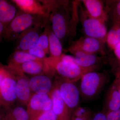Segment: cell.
<instances>
[{"instance_id": "6da1fadb", "label": "cell", "mask_w": 120, "mask_h": 120, "mask_svg": "<svg viewBox=\"0 0 120 120\" xmlns=\"http://www.w3.org/2000/svg\"><path fill=\"white\" fill-rule=\"evenodd\" d=\"M79 1L53 0L48 5L49 17L54 34L61 41L75 35L79 19Z\"/></svg>"}, {"instance_id": "7a4b0ae2", "label": "cell", "mask_w": 120, "mask_h": 120, "mask_svg": "<svg viewBox=\"0 0 120 120\" xmlns=\"http://www.w3.org/2000/svg\"><path fill=\"white\" fill-rule=\"evenodd\" d=\"M43 60L61 79L74 83L81 79L84 74L94 71L98 68L97 65L84 68L79 66L76 62L61 60L59 57L54 58L49 56Z\"/></svg>"}, {"instance_id": "3957f363", "label": "cell", "mask_w": 120, "mask_h": 120, "mask_svg": "<svg viewBox=\"0 0 120 120\" xmlns=\"http://www.w3.org/2000/svg\"><path fill=\"white\" fill-rule=\"evenodd\" d=\"M107 80V77L103 73L92 71L86 73L80 79V95L86 99L94 98L103 89Z\"/></svg>"}, {"instance_id": "277c9868", "label": "cell", "mask_w": 120, "mask_h": 120, "mask_svg": "<svg viewBox=\"0 0 120 120\" xmlns=\"http://www.w3.org/2000/svg\"><path fill=\"white\" fill-rule=\"evenodd\" d=\"M35 23L36 19L34 15L23 12L17 13L6 27L4 36L9 41L17 39L21 34L33 26L40 24Z\"/></svg>"}, {"instance_id": "5b68a950", "label": "cell", "mask_w": 120, "mask_h": 120, "mask_svg": "<svg viewBox=\"0 0 120 120\" xmlns=\"http://www.w3.org/2000/svg\"><path fill=\"white\" fill-rule=\"evenodd\" d=\"M81 12L82 25L86 36L105 41L107 34L105 22L90 17L82 9Z\"/></svg>"}, {"instance_id": "8992f818", "label": "cell", "mask_w": 120, "mask_h": 120, "mask_svg": "<svg viewBox=\"0 0 120 120\" xmlns=\"http://www.w3.org/2000/svg\"><path fill=\"white\" fill-rule=\"evenodd\" d=\"M5 67L14 75L16 81L17 100L22 105H27L34 94L30 87V78L16 68Z\"/></svg>"}, {"instance_id": "52a82bcc", "label": "cell", "mask_w": 120, "mask_h": 120, "mask_svg": "<svg viewBox=\"0 0 120 120\" xmlns=\"http://www.w3.org/2000/svg\"><path fill=\"white\" fill-rule=\"evenodd\" d=\"M5 67V75L0 87V105L5 107L13 105L17 99L15 76Z\"/></svg>"}, {"instance_id": "ba28073f", "label": "cell", "mask_w": 120, "mask_h": 120, "mask_svg": "<svg viewBox=\"0 0 120 120\" xmlns=\"http://www.w3.org/2000/svg\"><path fill=\"white\" fill-rule=\"evenodd\" d=\"M30 120H37L42 114L52 109V102L49 94H34L27 105Z\"/></svg>"}, {"instance_id": "9c48e42d", "label": "cell", "mask_w": 120, "mask_h": 120, "mask_svg": "<svg viewBox=\"0 0 120 120\" xmlns=\"http://www.w3.org/2000/svg\"><path fill=\"white\" fill-rule=\"evenodd\" d=\"M57 82L61 98L72 113L79 104V90L74 83L65 81L61 78Z\"/></svg>"}, {"instance_id": "30bf717a", "label": "cell", "mask_w": 120, "mask_h": 120, "mask_svg": "<svg viewBox=\"0 0 120 120\" xmlns=\"http://www.w3.org/2000/svg\"><path fill=\"white\" fill-rule=\"evenodd\" d=\"M7 66L15 67L25 74L33 76L45 75L51 76L55 73L52 68L43 60L30 61L17 66Z\"/></svg>"}, {"instance_id": "8fae6325", "label": "cell", "mask_w": 120, "mask_h": 120, "mask_svg": "<svg viewBox=\"0 0 120 120\" xmlns=\"http://www.w3.org/2000/svg\"><path fill=\"white\" fill-rule=\"evenodd\" d=\"M50 94L52 102V109L57 116L58 120H70L72 114L61 98L57 81L54 84L53 88Z\"/></svg>"}, {"instance_id": "7c38bea8", "label": "cell", "mask_w": 120, "mask_h": 120, "mask_svg": "<svg viewBox=\"0 0 120 120\" xmlns=\"http://www.w3.org/2000/svg\"><path fill=\"white\" fill-rule=\"evenodd\" d=\"M103 42L97 39L86 36L73 42L69 49L79 50L91 54L99 53L104 55L105 52L102 47Z\"/></svg>"}, {"instance_id": "4fadbf2b", "label": "cell", "mask_w": 120, "mask_h": 120, "mask_svg": "<svg viewBox=\"0 0 120 120\" xmlns=\"http://www.w3.org/2000/svg\"><path fill=\"white\" fill-rule=\"evenodd\" d=\"M40 24L31 27L21 34L17 39V48L19 50L27 52L34 47L41 34Z\"/></svg>"}, {"instance_id": "5bb4252c", "label": "cell", "mask_w": 120, "mask_h": 120, "mask_svg": "<svg viewBox=\"0 0 120 120\" xmlns=\"http://www.w3.org/2000/svg\"><path fill=\"white\" fill-rule=\"evenodd\" d=\"M12 1L24 13L49 19V12L43 4L40 3V1L13 0Z\"/></svg>"}, {"instance_id": "9a60e30c", "label": "cell", "mask_w": 120, "mask_h": 120, "mask_svg": "<svg viewBox=\"0 0 120 120\" xmlns=\"http://www.w3.org/2000/svg\"><path fill=\"white\" fill-rule=\"evenodd\" d=\"M30 84L33 93L39 94H49L54 86L50 76L45 75L33 76L30 79Z\"/></svg>"}, {"instance_id": "2e32d148", "label": "cell", "mask_w": 120, "mask_h": 120, "mask_svg": "<svg viewBox=\"0 0 120 120\" xmlns=\"http://www.w3.org/2000/svg\"><path fill=\"white\" fill-rule=\"evenodd\" d=\"M86 8V13L90 17L105 22L107 17L103 1L99 0H82Z\"/></svg>"}, {"instance_id": "e0dca14e", "label": "cell", "mask_w": 120, "mask_h": 120, "mask_svg": "<svg viewBox=\"0 0 120 120\" xmlns=\"http://www.w3.org/2000/svg\"><path fill=\"white\" fill-rule=\"evenodd\" d=\"M69 51L74 55L76 62L79 66L89 68L97 65L101 61V57L96 54L87 53L79 50L69 49Z\"/></svg>"}, {"instance_id": "ac0fdd59", "label": "cell", "mask_w": 120, "mask_h": 120, "mask_svg": "<svg viewBox=\"0 0 120 120\" xmlns=\"http://www.w3.org/2000/svg\"><path fill=\"white\" fill-rule=\"evenodd\" d=\"M16 14V8L14 5L7 1L0 0V22L5 28Z\"/></svg>"}, {"instance_id": "d6986e66", "label": "cell", "mask_w": 120, "mask_h": 120, "mask_svg": "<svg viewBox=\"0 0 120 120\" xmlns=\"http://www.w3.org/2000/svg\"><path fill=\"white\" fill-rule=\"evenodd\" d=\"M120 109V96L116 86L113 84L108 90L105 102V111H115Z\"/></svg>"}, {"instance_id": "ffe728a7", "label": "cell", "mask_w": 120, "mask_h": 120, "mask_svg": "<svg viewBox=\"0 0 120 120\" xmlns=\"http://www.w3.org/2000/svg\"><path fill=\"white\" fill-rule=\"evenodd\" d=\"M49 49L50 57L58 58L62 55L63 47L61 41L52 30L51 27H49Z\"/></svg>"}, {"instance_id": "44dd1931", "label": "cell", "mask_w": 120, "mask_h": 120, "mask_svg": "<svg viewBox=\"0 0 120 120\" xmlns=\"http://www.w3.org/2000/svg\"><path fill=\"white\" fill-rule=\"evenodd\" d=\"M5 116L10 120H30L27 110L20 106L4 107Z\"/></svg>"}, {"instance_id": "7402d4cb", "label": "cell", "mask_w": 120, "mask_h": 120, "mask_svg": "<svg viewBox=\"0 0 120 120\" xmlns=\"http://www.w3.org/2000/svg\"><path fill=\"white\" fill-rule=\"evenodd\" d=\"M41 60L27 52L17 50L11 56L8 65L17 66L30 61Z\"/></svg>"}, {"instance_id": "603a6c76", "label": "cell", "mask_w": 120, "mask_h": 120, "mask_svg": "<svg viewBox=\"0 0 120 120\" xmlns=\"http://www.w3.org/2000/svg\"><path fill=\"white\" fill-rule=\"evenodd\" d=\"M105 7L107 17H110L113 22H120V0L107 1Z\"/></svg>"}, {"instance_id": "cb8c5ba5", "label": "cell", "mask_w": 120, "mask_h": 120, "mask_svg": "<svg viewBox=\"0 0 120 120\" xmlns=\"http://www.w3.org/2000/svg\"><path fill=\"white\" fill-rule=\"evenodd\" d=\"M106 41L113 49L114 47L120 41V22H113V26L107 33Z\"/></svg>"}, {"instance_id": "d4e9b609", "label": "cell", "mask_w": 120, "mask_h": 120, "mask_svg": "<svg viewBox=\"0 0 120 120\" xmlns=\"http://www.w3.org/2000/svg\"><path fill=\"white\" fill-rule=\"evenodd\" d=\"M49 27H46L44 31L41 34L37 44L34 46L44 50L47 54L49 53L48 35Z\"/></svg>"}, {"instance_id": "484cf974", "label": "cell", "mask_w": 120, "mask_h": 120, "mask_svg": "<svg viewBox=\"0 0 120 120\" xmlns=\"http://www.w3.org/2000/svg\"><path fill=\"white\" fill-rule=\"evenodd\" d=\"M71 116L85 120H89L92 118L90 111L86 107L80 106H78L72 112Z\"/></svg>"}, {"instance_id": "4316f807", "label": "cell", "mask_w": 120, "mask_h": 120, "mask_svg": "<svg viewBox=\"0 0 120 120\" xmlns=\"http://www.w3.org/2000/svg\"><path fill=\"white\" fill-rule=\"evenodd\" d=\"M27 52L39 59L44 60L46 58L47 54L42 50L34 46L30 50Z\"/></svg>"}, {"instance_id": "83f0119b", "label": "cell", "mask_w": 120, "mask_h": 120, "mask_svg": "<svg viewBox=\"0 0 120 120\" xmlns=\"http://www.w3.org/2000/svg\"><path fill=\"white\" fill-rule=\"evenodd\" d=\"M37 120H58V119L52 109L42 114Z\"/></svg>"}, {"instance_id": "f1b7e54d", "label": "cell", "mask_w": 120, "mask_h": 120, "mask_svg": "<svg viewBox=\"0 0 120 120\" xmlns=\"http://www.w3.org/2000/svg\"><path fill=\"white\" fill-rule=\"evenodd\" d=\"M105 112L107 120H120V109L116 111H109Z\"/></svg>"}, {"instance_id": "f546056e", "label": "cell", "mask_w": 120, "mask_h": 120, "mask_svg": "<svg viewBox=\"0 0 120 120\" xmlns=\"http://www.w3.org/2000/svg\"><path fill=\"white\" fill-rule=\"evenodd\" d=\"M92 120H107L105 113L104 112L97 113L92 118Z\"/></svg>"}, {"instance_id": "4dcf8cb0", "label": "cell", "mask_w": 120, "mask_h": 120, "mask_svg": "<svg viewBox=\"0 0 120 120\" xmlns=\"http://www.w3.org/2000/svg\"><path fill=\"white\" fill-rule=\"evenodd\" d=\"M113 84L116 86L120 96V75L116 74V79Z\"/></svg>"}, {"instance_id": "1f68e13d", "label": "cell", "mask_w": 120, "mask_h": 120, "mask_svg": "<svg viewBox=\"0 0 120 120\" xmlns=\"http://www.w3.org/2000/svg\"><path fill=\"white\" fill-rule=\"evenodd\" d=\"M6 68L0 64V87L5 75Z\"/></svg>"}, {"instance_id": "d6a6232c", "label": "cell", "mask_w": 120, "mask_h": 120, "mask_svg": "<svg viewBox=\"0 0 120 120\" xmlns=\"http://www.w3.org/2000/svg\"><path fill=\"white\" fill-rule=\"evenodd\" d=\"M113 49L115 55L120 61V41L114 46Z\"/></svg>"}, {"instance_id": "836d02e7", "label": "cell", "mask_w": 120, "mask_h": 120, "mask_svg": "<svg viewBox=\"0 0 120 120\" xmlns=\"http://www.w3.org/2000/svg\"><path fill=\"white\" fill-rule=\"evenodd\" d=\"M5 30V27L0 22V40L2 36H4Z\"/></svg>"}, {"instance_id": "e575fe53", "label": "cell", "mask_w": 120, "mask_h": 120, "mask_svg": "<svg viewBox=\"0 0 120 120\" xmlns=\"http://www.w3.org/2000/svg\"><path fill=\"white\" fill-rule=\"evenodd\" d=\"M70 120H92V119H89V120H85V119H82V118L75 117L71 116Z\"/></svg>"}, {"instance_id": "d590c367", "label": "cell", "mask_w": 120, "mask_h": 120, "mask_svg": "<svg viewBox=\"0 0 120 120\" xmlns=\"http://www.w3.org/2000/svg\"><path fill=\"white\" fill-rule=\"evenodd\" d=\"M1 120H10L9 119H8L5 116L4 117L1 118Z\"/></svg>"}, {"instance_id": "8d00e7d4", "label": "cell", "mask_w": 120, "mask_h": 120, "mask_svg": "<svg viewBox=\"0 0 120 120\" xmlns=\"http://www.w3.org/2000/svg\"><path fill=\"white\" fill-rule=\"evenodd\" d=\"M2 106L0 105V120H1V118H2V114H1V113L0 112V109L1 107Z\"/></svg>"}, {"instance_id": "74e56055", "label": "cell", "mask_w": 120, "mask_h": 120, "mask_svg": "<svg viewBox=\"0 0 120 120\" xmlns=\"http://www.w3.org/2000/svg\"><path fill=\"white\" fill-rule=\"evenodd\" d=\"M116 74H117V75H120V69H118V71H117V72Z\"/></svg>"}]
</instances>
